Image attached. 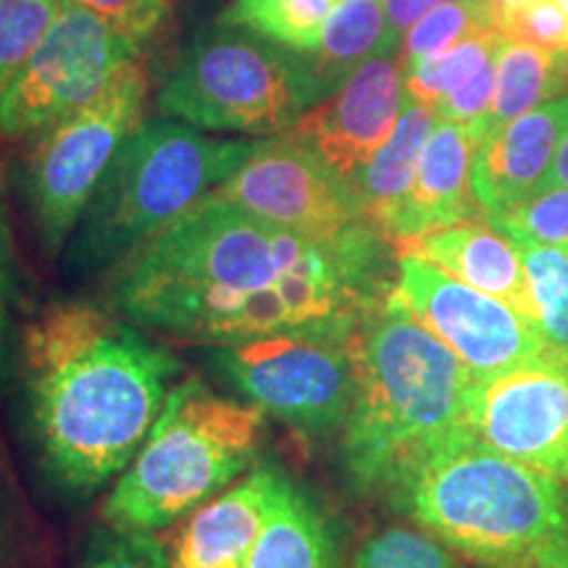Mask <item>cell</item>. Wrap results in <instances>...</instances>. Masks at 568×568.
I'll return each instance as SVG.
<instances>
[{"label": "cell", "instance_id": "cell-34", "mask_svg": "<svg viewBox=\"0 0 568 568\" xmlns=\"http://www.w3.org/2000/svg\"><path fill=\"white\" fill-rule=\"evenodd\" d=\"M437 3H445V0H385L387 32H389V42H393L395 51L400 48L403 34H406L410 27H414L416 21Z\"/></svg>", "mask_w": 568, "mask_h": 568}, {"label": "cell", "instance_id": "cell-16", "mask_svg": "<svg viewBox=\"0 0 568 568\" xmlns=\"http://www.w3.org/2000/svg\"><path fill=\"white\" fill-rule=\"evenodd\" d=\"M284 477L255 468L193 514L166 542L172 568H247L255 542L272 516Z\"/></svg>", "mask_w": 568, "mask_h": 568}, {"label": "cell", "instance_id": "cell-3", "mask_svg": "<svg viewBox=\"0 0 568 568\" xmlns=\"http://www.w3.org/2000/svg\"><path fill=\"white\" fill-rule=\"evenodd\" d=\"M564 481L460 432L387 489L416 527L477 568H568Z\"/></svg>", "mask_w": 568, "mask_h": 568}, {"label": "cell", "instance_id": "cell-15", "mask_svg": "<svg viewBox=\"0 0 568 568\" xmlns=\"http://www.w3.org/2000/svg\"><path fill=\"white\" fill-rule=\"evenodd\" d=\"M566 124L568 95L552 98L495 130L474 148L471 190L487 222L500 219L516 203L548 184Z\"/></svg>", "mask_w": 568, "mask_h": 568}, {"label": "cell", "instance_id": "cell-14", "mask_svg": "<svg viewBox=\"0 0 568 568\" xmlns=\"http://www.w3.org/2000/svg\"><path fill=\"white\" fill-rule=\"evenodd\" d=\"M403 105L406 82L397 53L376 55L355 69L337 90L311 105L284 134L316 153L355 195L368 161L395 132Z\"/></svg>", "mask_w": 568, "mask_h": 568}, {"label": "cell", "instance_id": "cell-19", "mask_svg": "<svg viewBox=\"0 0 568 568\" xmlns=\"http://www.w3.org/2000/svg\"><path fill=\"white\" fill-rule=\"evenodd\" d=\"M247 568H339L335 529L316 503L287 479Z\"/></svg>", "mask_w": 568, "mask_h": 568}, {"label": "cell", "instance_id": "cell-31", "mask_svg": "<svg viewBox=\"0 0 568 568\" xmlns=\"http://www.w3.org/2000/svg\"><path fill=\"white\" fill-rule=\"evenodd\" d=\"M111 24L119 34L145 53L174 21L172 0H69Z\"/></svg>", "mask_w": 568, "mask_h": 568}, {"label": "cell", "instance_id": "cell-36", "mask_svg": "<svg viewBox=\"0 0 568 568\" xmlns=\"http://www.w3.org/2000/svg\"><path fill=\"white\" fill-rule=\"evenodd\" d=\"M548 184H564V187H568V124H566V130L560 132V140H558V148H556V159H552V169H550Z\"/></svg>", "mask_w": 568, "mask_h": 568}, {"label": "cell", "instance_id": "cell-17", "mask_svg": "<svg viewBox=\"0 0 568 568\" xmlns=\"http://www.w3.org/2000/svg\"><path fill=\"white\" fill-rule=\"evenodd\" d=\"M474 142L466 126L439 122L432 126L414 182L397 205L385 237L400 245L443 226L485 219L471 190Z\"/></svg>", "mask_w": 568, "mask_h": 568}, {"label": "cell", "instance_id": "cell-7", "mask_svg": "<svg viewBox=\"0 0 568 568\" xmlns=\"http://www.w3.org/2000/svg\"><path fill=\"white\" fill-rule=\"evenodd\" d=\"M326 92L301 53L216 19L195 34L155 92L161 116L205 132L282 134Z\"/></svg>", "mask_w": 568, "mask_h": 568}, {"label": "cell", "instance_id": "cell-40", "mask_svg": "<svg viewBox=\"0 0 568 568\" xmlns=\"http://www.w3.org/2000/svg\"><path fill=\"white\" fill-rule=\"evenodd\" d=\"M566 510H568V485H566Z\"/></svg>", "mask_w": 568, "mask_h": 568}, {"label": "cell", "instance_id": "cell-24", "mask_svg": "<svg viewBox=\"0 0 568 568\" xmlns=\"http://www.w3.org/2000/svg\"><path fill=\"white\" fill-rule=\"evenodd\" d=\"M500 45L503 32L497 27L468 34V38L458 40L456 45L445 48V51L429 55V59L418 61L403 71L406 95L410 101L435 109L447 92L460 88L468 77H474L487 61H493Z\"/></svg>", "mask_w": 568, "mask_h": 568}, {"label": "cell", "instance_id": "cell-35", "mask_svg": "<svg viewBox=\"0 0 568 568\" xmlns=\"http://www.w3.org/2000/svg\"><path fill=\"white\" fill-rule=\"evenodd\" d=\"M11 290V243H9V226H6L3 205H0V301L9 295Z\"/></svg>", "mask_w": 568, "mask_h": 568}, {"label": "cell", "instance_id": "cell-33", "mask_svg": "<svg viewBox=\"0 0 568 568\" xmlns=\"http://www.w3.org/2000/svg\"><path fill=\"white\" fill-rule=\"evenodd\" d=\"M495 74H497V55L493 61H487L477 74L468 77V80L439 101L435 109V116L439 122H453L466 126V132L471 134L477 130L481 119L487 116L489 105L495 98Z\"/></svg>", "mask_w": 568, "mask_h": 568}, {"label": "cell", "instance_id": "cell-32", "mask_svg": "<svg viewBox=\"0 0 568 568\" xmlns=\"http://www.w3.org/2000/svg\"><path fill=\"white\" fill-rule=\"evenodd\" d=\"M503 38L550 53H568V19L556 0H518L497 13Z\"/></svg>", "mask_w": 568, "mask_h": 568}, {"label": "cell", "instance_id": "cell-13", "mask_svg": "<svg viewBox=\"0 0 568 568\" xmlns=\"http://www.w3.org/2000/svg\"><path fill=\"white\" fill-rule=\"evenodd\" d=\"M213 193L253 216L326 243L368 222L324 161L284 132L258 138L253 153Z\"/></svg>", "mask_w": 568, "mask_h": 568}, {"label": "cell", "instance_id": "cell-10", "mask_svg": "<svg viewBox=\"0 0 568 568\" xmlns=\"http://www.w3.org/2000/svg\"><path fill=\"white\" fill-rule=\"evenodd\" d=\"M387 303L432 332L474 379L514 372L552 345L514 305L481 293L410 251H397Z\"/></svg>", "mask_w": 568, "mask_h": 568}, {"label": "cell", "instance_id": "cell-8", "mask_svg": "<svg viewBox=\"0 0 568 568\" xmlns=\"http://www.w3.org/2000/svg\"><path fill=\"white\" fill-rule=\"evenodd\" d=\"M148 84L142 59L126 61L101 95L27 138L21 193L48 253L69 243L113 155L142 122Z\"/></svg>", "mask_w": 568, "mask_h": 568}, {"label": "cell", "instance_id": "cell-22", "mask_svg": "<svg viewBox=\"0 0 568 568\" xmlns=\"http://www.w3.org/2000/svg\"><path fill=\"white\" fill-rule=\"evenodd\" d=\"M568 82V53H550L503 38L497 51L495 98L487 116L481 119L471 138L474 148L495 130L514 119L537 109L539 103L552 101Z\"/></svg>", "mask_w": 568, "mask_h": 568}, {"label": "cell", "instance_id": "cell-4", "mask_svg": "<svg viewBox=\"0 0 568 568\" xmlns=\"http://www.w3.org/2000/svg\"><path fill=\"white\" fill-rule=\"evenodd\" d=\"M474 376L387 301L358 326V393L343 426V468L358 493H387L466 429Z\"/></svg>", "mask_w": 568, "mask_h": 568}, {"label": "cell", "instance_id": "cell-11", "mask_svg": "<svg viewBox=\"0 0 568 568\" xmlns=\"http://www.w3.org/2000/svg\"><path fill=\"white\" fill-rule=\"evenodd\" d=\"M142 53L82 6L63 0L0 101V138L27 140L90 103L126 61Z\"/></svg>", "mask_w": 568, "mask_h": 568}, {"label": "cell", "instance_id": "cell-23", "mask_svg": "<svg viewBox=\"0 0 568 568\" xmlns=\"http://www.w3.org/2000/svg\"><path fill=\"white\" fill-rule=\"evenodd\" d=\"M332 6L335 0H232L219 19L245 27L287 51L308 55L316 51Z\"/></svg>", "mask_w": 568, "mask_h": 568}, {"label": "cell", "instance_id": "cell-2", "mask_svg": "<svg viewBox=\"0 0 568 568\" xmlns=\"http://www.w3.org/2000/svg\"><path fill=\"white\" fill-rule=\"evenodd\" d=\"M21 366L40 456L74 495L95 493L132 464L180 374L166 347L88 301L32 318Z\"/></svg>", "mask_w": 568, "mask_h": 568}, {"label": "cell", "instance_id": "cell-27", "mask_svg": "<svg viewBox=\"0 0 568 568\" xmlns=\"http://www.w3.org/2000/svg\"><path fill=\"white\" fill-rule=\"evenodd\" d=\"M351 568H468L456 550L447 548L422 527L389 524L361 539Z\"/></svg>", "mask_w": 568, "mask_h": 568}, {"label": "cell", "instance_id": "cell-25", "mask_svg": "<svg viewBox=\"0 0 568 568\" xmlns=\"http://www.w3.org/2000/svg\"><path fill=\"white\" fill-rule=\"evenodd\" d=\"M497 27L493 0H445L432 6L410 30L403 34L397 48V63L406 71L414 63L429 59L445 48L456 45L468 34Z\"/></svg>", "mask_w": 568, "mask_h": 568}, {"label": "cell", "instance_id": "cell-30", "mask_svg": "<svg viewBox=\"0 0 568 568\" xmlns=\"http://www.w3.org/2000/svg\"><path fill=\"white\" fill-rule=\"evenodd\" d=\"M82 568H172L166 542L151 531H124L109 524L92 529Z\"/></svg>", "mask_w": 568, "mask_h": 568}, {"label": "cell", "instance_id": "cell-26", "mask_svg": "<svg viewBox=\"0 0 568 568\" xmlns=\"http://www.w3.org/2000/svg\"><path fill=\"white\" fill-rule=\"evenodd\" d=\"M510 240H514L524 272H527L539 329L545 332L552 347L568 353V253L531 243L527 237Z\"/></svg>", "mask_w": 568, "mask_h": 568}, {"label": "cell", "instance_id": "cell-37", "mask_svg": "<svg viewBox=\"0 0 568 568\" xmlns=\"http://www.w3.org/2000/svg\"><path fill=\"white\" fill-rule=\"evenodd\" d=\"M493 3H495V13H500V11L510 9V6H516L518 0H493Z\"/></svg>", "mask_w": 568, "mask_h": 568}, {"label": "cell", "instance_id": "cell-9", "mask_svg": "<svg viewBox=\"0 0 568 568\" xmlns=\"http://www.w3.org/2000/svg\"><path fill=\"white\" fill-rule=\"evenodd\" d=\"M358 326L322 324L213 345L211 366L303 435L343 429L358 393Z\"/></svg>", "mask_w": 568, "mask_h": 568}, {"label": "cell", "instance_id": "cell-29", "mask_svg": "<svg viewBox=\"0 0 568 568\" xmlns=\"http://www.w3.org/2000/svg\"><path fill=\"white\" fill-rule=\"evenodd\" d=\"M489 224L506 232L508 237H527L531 243L568 253V187L542 184Z\"/></svg>", "mask_w": 568, "mask_h": 568}, {"label": "cell", "instance_id": "cell-1", "mask_svg": "<svg viewBox=\"0 0 568 568\" xmlns=\"http://www.w3.org/2000/svg\"><path fill=\"white\" fill-rule=\"evenodd\" d=\"M385 240L372 222L332 243L305 237L209 193L111 268V308L211 345L361 324L393 290Z\"/></svg>", "mask_w": 568, "mask_h": 568}, {"label": "cell", "instance_id": "cell-39", "mask_svg": "<svg viewBox=\"0 0 568 568\" xmlns=\"http://www.w3.org/2000/svg\"><path fill=\"white\" fill-rule=\"evenodd\" d=\"M556 3L560 6V11H564L566 19H568V0H556Z\"/></svg>", "mask_w": 568, "mask_h": 568}, {"label": "cell", "instance_id": "cell-21", "mask_svg": "<svg viewBox=\"0 0 568 568\" xmlns=\"http://www.w3.org/2000/svg\"><path fill=\"white\" fill-rule=\"evenodd\" d=\"M397 53L389 42L385 0H335L314 53L303 55L329 95L376 55Z\"/></svg>", "mask_w": 568, "mask_h": 568}, {"label": "cell", "instance_id": "cell-12", "mask_svg": "<svg viewBox=\"0 0 568 568\" xmlns=\"http://www.w3.org/2000/svg\"><path fill=\"white\" fill-rule=\"evenodd\" d=\"M466 435L568 485V353L552 347L514 372L474 379Z\"/></svg>", "mask_w": 568, "mask_h": 568}, {"label": "cell", "instance_id": "cell-5", "mask_svg": "<svg viewBox=\"0 0 568 568\" xmlns=\"http://www.w3.org/2000/svg\"><path fill=\"white\" fill-rule=\"evenodd\" d=\"M255 140H222L180 119H142L69 240L74 272H103L213 193L253 153Z\"/></svg>", "mask_w": 568, "mask_h": 568}, {"label": "cell", "instance_id": "cell-28", "mask_svg": "<svg viewBox=\"0 0 568 568\" xmlns=\"http://www.w3.org/2000/svg\"><path fill=\"white\" fill-rule=\"evenodd\" d=\"M63 0H0V101Z\"/></svg>", "mask_w": 568, "mask_h": 568}, {"label": "cell", "instance_id": "cell-38", "mask_svg": "<svg viewBox=\"0 0 568 568\" xmlns=\"http://www.w3.org/2000/svg\"><path fill=\"white\" fill-rule=\"evenodd\" d=\"M3 332H6V322H3V314H0V355H3Z\"/></svg>", "mask_w": 568, "mask_h": 568}, {"label": "cell", "instance_id": "cell-18", "mask_svg": "<svg viewBox=\"0 0 568 568\" xmlns=\"http://www.w3.org/2000/svg\"><path fill=\"white\" fill-rule=\"evenodd\" d=\"M395 251H410L443 268L456 280L471 284L497 301L514 305L518 314L539 326L537 305L531 301L527 272L514 240L487 219L458 222L422 237L395 245Z\"/></svg>", "mask_w": 568, "mask_h": 568}, {"label": "cell", "instance_id": "cell-20", "mask_svg": "<svg viewBox=\"0 0 568 568\" xmlns=\"http://www.w3.org/2000/svg\"><path fill=\"white\" fill-rule=\"evenodd\" d=\"M435 124V111L429 105L410 101L406 95V105H403L395 132L389 134V140L376 151L361 174L355 197H358L364 216L382 234L387 232L397 205L414 182L418 159H422V151Z\"/></svg>", "mask_w": 568, "mask_h": 568}, {"label": "cell", "instance_id": "cell-6", "mask_svg": "<svg viewBox=\"0 0 568 568\" xmlns=\"http://www.w3.org/2000/svg\"><path fill=\"white\" fill-rule=\"evenodd\" d=\"M266 410L213 393L201 379L166 395L151 435L103 503V524L124 531L174 527L253 464Z\"/></svg>", "mask_w": 568, "mask_h": 568}]
</instances>
